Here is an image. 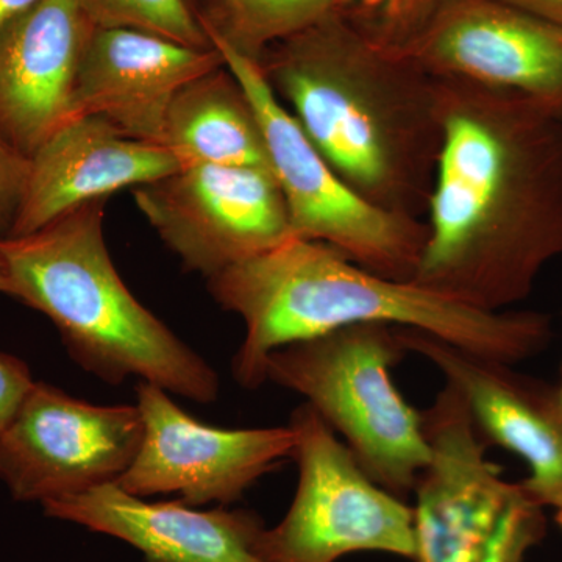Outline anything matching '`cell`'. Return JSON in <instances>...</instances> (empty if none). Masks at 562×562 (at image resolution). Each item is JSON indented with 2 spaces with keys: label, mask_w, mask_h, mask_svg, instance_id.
Returning a JSON list of instances; mask_svg holds the SVG:
<instances>
[{
  "label": "cell",
  "mask_w": 562,
  "mask_h": 562,
  "mask_svg": "<svg viewBox=\"0 0 562 562\" xmlns=\"http://www.w3.org/2000/svg\"><path fill=\"white\" fill-rule=\"evenodd\" d=\"M442 143L413 283L503 312L562 257V114L508 90L438 79Z\"/></svg>",
  "instance_id": "1"
},
{
  "label": "cell",
  "mask_w": 562,
  "mask_h": 562,
  "mask_svg": "<svg viewBox=\"0 0 562 562\" xmlns=\"http://www.w3.org/2000/svg\"><path fill=\"white\" fill-rule=\"evenodd\" d=\"M306 138L351 190L425 220L442 143L438 79L333 13L258 61Z\"/></svg>",
  "instance_id": "2"
},
{
  "label": "cell",
  "mask_w": 562,
  "mask_h": 562,
  "mask_svg": "<svg viewBox=\"0 0 562 562\" xmlns=\"http://www.w3.org/2000/svg\"><path fill=\"white\" fill-rule=\"evenodd\" d=\"M209 290L246 325L233 358V376L246 390L268 382L273 350L349 325L417 328L512 366L541 353L553 338L549 314L473 308L413 281L366 271L327 244L301 238L210 277Z\"/></svg>",
  "instance_id": "3"
},
{
  "label": "cell",
  "mask_w": 562,
  "mask_h": 562,
  "mask_svg": "<svg viewBox=\"0 0 562 562\" xmlns=\"http://www.w3.org/2000/svg\"><path fill=\"white\" fill-rule=\"evenodd\" d=\"M106 201L83 203L29 235L0 238L11 297L46 314L70 357L106 383L138 376L190 401H216L217 373L114 268L103 236Z\"/></svg>",
  "instance_id": "4"
},
{
  "label": "cell",
  "mask_w": 562,
  "mask_h": 562,
  "mask_svg": "<svg viewBox=\"0 0 562 562\" xmlns=\"http://www.w3.org/2000/svg\"><path fill=\"white\" fill-rule=\"evenodd\" d=\"M405 353L392 325L357 324L281 347L266 361V380L305 397L366 475L402 501L430 462L422 413L392 380Z\"/></svg>",
  "instance_id": "5"
},
{
  "label": "cell",
  "mask_w": 562,
  "mask_h": 562,
  "mask_svg": "<svg viewBox=\"0 0 562 562\" xmlns=\"http://www.w3.org/2000/svg\"><path fill=\"white\" fill-rule=\"evenodd\" d=\"M430 462L414 487V562H525L546 535L543 506L487 460L461 392L447 383L422 413Z\"/></svg>",
  "instance_id": "6"
},
{
  "label": "cell",
  "mask_w": 562,
  "mask_h": 562,
  "mask_svg": "<svg viewBox=\"0 0 562 562\" xmlns=\"http://www.w3.org/2000/svg\"><path fill=\"white\" fill-rule=\"evenodd\" d=\"M213 46L260 117L294 238L327 244L376 276L412 281L427 241V222L379 209L351 190L277 98L258 61L224 44Z\"/></svg>",
  "instance_id": "7"
},
{
  "label": "cell",
  "mask_w": 562,
  "mask_h": 562,
  "mask_svg": "<svg viewBox=\"0 0 562 562\" xmlns=\"http://www.w3.org/2000/svg\"><path fill=\"white\" fill-rule=\"evenodd\" d=\"M299 483L290 512L261 536L268 562H336L380 552L416 561L414 509L372 482L308 403L292 413Z\"/></svg>",
  "instance_id": "8"
},
{
  "label": "cell",
  "mask_w": 562,
  "mask_h": 562,
  "mask_svg": "<svg viewBox=\"0 0 562 562\" xmlns=\"http://www.w3.org/2000/svg\"><path fill=\"white\" fill-rule=\"evenodd\" d=\"M143 432L136 405H92L36 382L0 431V482L14 501L41 505L116 483Z\"/></svg>",
  "instance_id": "9"
},
{
  "label": "cell",
  "mask_w": 562,
  "mask_h": 562,
  "mask_svg": "<svg viewBox=\"0 0 562 562\" xmlns=\"http://www.w3.org/2000/svg\"><path fill=\"white\" fill-rule=\"evenodd\" d=\"M133 198L184 269L206 279L294 238L279 183L265 169L184 166Z\"/></svg>",
  "instance_id": "10"
},
{
  "label": "cell",
  "mask_w": 562,
  "mask_h": 562,
  "mask_svg": "<svg viewBox=\"0 0 562 562\" xmlns=\"http://www.w3.org/2000/svg\"><path fill=\"white\" fill-rule=\"evenodd\" d=\"M136 406L144 432L138 453L117 486L136 497L179 494L190 506L239 501L250 486L294 457L288 427H210L172 402L157 384L139 382Z\"/></svg>",
  "instance_id": "11"
},
{
  "label": "cell",
  "mask_w": 562,
  "mask_h": 562,
  "mask_svg": "<svg viewBox=\"0 0 562 562\" xmlns=\"http://www.w3.org/2000/svg\"><path fill=\"white\" fill-rule=\"evenodd\" d=\"M395 52L435 79L520 92L562 114V27L506 3L441 0Z\"/></svg>",
  "instance_id": "12"
},
{
  "label": "cell",
  "mask_w": 562,
  "mask_h": 562,
  "mask_svg": "<svg viewBox=\"0 0 562 562\" xmlns=\"http://www.w3.org/2000/svg\"><path fill=\"white\" fill-rule=\"evenodd\" d=\"M403 349L430 361L461 392L484 442L528 465L522 486L547 508L562 497V405L558 391L430 333L395 327Z\"/></svg>",
  "instance_id": "13"
},
{
  "label": "cell",
  "mask_w": 562,
  "mask_h": 562,
  "mask_svg": "<svg viewBox=\"0 0 562 562\" xmlns=\"http://www.w3.org/2000/svg\"><path fill=\"white\" fill-rule=\"evenodd\" d=\"M94 27L77 0H40L0 33V135L25 157L76 117Z\"/></svg>",
  "instance_id": "14"
},
{
  "label": "cell",
  "mask_w": 562,
  "mask_h": 562,
  "mask_svg": "<svg viewBox=\"0 0 562 562\" xmlns=\"http://www.w3.org/2000/svg\"><path fill=\"white\" fill-rule=\"evenodd\" d=\"M224 65L214 46H184L135 29L94 27L77 76L76 117H103L125 136L161 146L173 95Z\"/></svg>",
  "instance_id": "15"
},
{
  "label": "cell",
  "mask_w": 562,
  "mask_h": 562,
  "mask_svg": "<svg viewBox=\"0 0 562 562\" xmlns=\"http://www.w3.org/2000/svg\"><path fill=\"white\" fill-rule=\"evenodd\" d=\"M44 514L131 543L146 562H268L257 513L146 502L116 483L44 503Z\"/></svg>",
  "instance_id": "16"
},
{
  "label": "cell",
  "mask_w": 562,
  "mask_h": 562,
  "mask_svg": "<svg viewBox=\"0 0 562 562\" xmlns=\"http://www.w3.org/2000/svg\"><path fill=\"white\" fill-rule=\"evenodd\" d=\"M29 160L24 198L7 236L29 235L83 203L135 190L181 168L166 147L125 136L99 116L66 122Z\"/></svg>",
  "instance_id": "17"
},
{
  "label": "cell",
  "mask_w": 562,
  "mask_h": 562,
  "mask_svg": "<svg viewBox=\"0 0 562 562\" xmlns=\"http://www.w3.org/2000/svg\"><path fill=\"white\" fill-rule=\"evenodd\" d=\"M161 146L181 168L216 165L272 172L260 117L227 65L198 77L173 95Z\"/></svg>",
  "instance_id": "18"
},
{
  "label": "cell",
  "mask_w": 562,
  "mask_h": 562,
  "mask_svg": "<svg viewBox=\"0 0 562 562\" xmlns=\"http://www.w3.org/2000/svg\"><path fill=\"white\" fill-rule=\"evenodd\" d=\"M211 44L220 43L260 61L338 9L339 0H188Z\"/></svg>",
  "instance_id": "19"
},
{
  "label": "cell",
  "mask_w": 562,
  "mask_h": 562,
  "mask_svg": "<svg viewBox=\"0 0 562 562\" xmlns=\"http://www.w3.org/2000/svg\"><path fill=\"white\" fill-rule=\"evenodd\" d=\"M95 27L135 29L191 47H213L188 0H77Z\"/></svg>",
  "instance_id": "20"
},
{
  "label": "cell",
  "mask_w": 562,
  "mask_h": 562,
  "mask_svg": "<svg viewBox=\"0 0 562 562\" xmlns=\"http://www.w3.org/2000/svg\"><path fill=\"white\" fill-rule=\"evenodd\" d=\"M439 3L441 0H339L336 13L376 46L401 50Z\"/></svg>",
  "instance_id": "21"
},
{
  "label": "cell",
  "mask_w": 562,
  "mask_h": 562,
  "mask_svg": "<svg viewBox=\"0 0 562 562\" xmlns=\"http://www.w3.org/2000/svg\"><path fill=\"white\" fill-rule=\"evenodd\" d=\"M31 160L0 135V238L9 235L16 220Z\"/></svg>",
  "instance_id": "22"
},
{
  "label": "cell",
  "mask_w": 562,
  "mask_h": 562,
  "mask_svg": "<svg viewBox=\"0 0 562 562\" xmlns=\"http://www.w3.org/2000/svg\"><path fill=\"white\" fill-rule=\"evenodd\" d=\"M35 383L24 361L0 351V431L13 419Z\"/></svg>",
  "instance_id": "23"
},
{
  "label": "cell",
  "mask_w": 562,
  "mask_h": 562,
  "mask_svg": "<svg viewBox=\"0 0 562 562\" xmlns=\"http://www.w3.org/2000/svg\"><path fill=\"white\" fill-rule=\"evenodd\" d=\"M514 9L562 27V0H497Z\"/></svg>",
  "instance_id": "24"
},
{
  "label": "cell",
  "mask_w": 562,
  "mask_h": 562,
  "mask_svg": "<svg viewBox=\"0 0 562 562\" xmlns=\"http://www.w3.org/2000/svg\"><path fill=\"white\" fill-rule=\"evenodd\" d=\"M40 0H0V33Z\"/></svg>",
  "instance_id": "25"
},
{
  "label": "cell",
  "mask_w": 562,
  "mask_h": 562,
  "mask_svg": "<svg viewBox=\"0 0 562 562\" xmlns=\"http://www.w3.org/2000/svg\"><path fill=\"white\" fill-rule=\"evenodd\" d=\"M0 292H2V294L10 295L11 297L10 281L7 279V273L5 269H3L2 261H0Z\"/></svg>",
  "instance_id": "26"
},
{
  "label": "cell",
  "mask_w": 562,
  "mask_h": 562,
  "mask_svg": "<svg viewBox=\"0 0 562 562\" xmlns=\"http://www.w3.org/2000/svg\"><path fill=\"white\" fill-rule=\"evenodd\" d=\"M554 508V520H557V524L560 525V528L562 530V497L558 498L557 502H554V505L552 506Z\"/></svg>",
  "instance_id": "27"
},
{
  "label": "cell",
  "mask_w": 562,
  "mask_h": 562,
  "mask_svg": "<svg viewBox=\"0 0 562 562\" xmlns=\"http://www.w3.org/2000/svg\"><path fill=\"white\" fill-rule=\"evenodd\" d=\"M558 397H560V402H561V405H562V369H561V384H560V387H558Z\"/></svg>",
  "instance_id": "28"
}]
</instances>
